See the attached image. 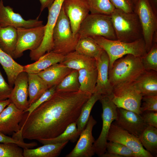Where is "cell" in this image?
Masks as SVG:
<instances>
[{
	"label": "cell",
	"mask_w": 157,
	"mask_h": 157,
	"mask_svg": "<svg viewBox=\"0 0 157 157\" xmlns=\"http://www.w3.org/2000/svg\"><path fill=\"white\" fill-rule=\"evenodd\" d=\"M23 151L16 144L0 142V157H24Z\"/></svg>",
	"instance_id": "obj_36"
},
{
	"label": "cell",
	"mask_w": 157,
	"mask_h": 157,
	"mask_svg": "<svg viewBox=\"0 0 157 157\" xmlns=\"http://www.w3.org/2000/svg\"><path fill=\"white\" fill-rule=\"evenodd\" d=\"M110 17L117 40L129 42L143 38L140 23L134 11L126 13L115 9Z\"/></svg>",
	"instance_id": "obj_3"
},
{
	"label": "cell",
	"mask_w": 157,
	"mask_h": 157,
	"mask_svg": "<svg viewBox=\"0 0 157 157\" xmlns=\"http://www.w3.org/2000/svg\"><path fill=\"white\" fill-rule=\"evenodd\" d=\"M74 35L78 33L80 25L89 14L88 0H64L62 5Z\"/></svg>",
	"instance_id": "obj_14"
},
{
	"label": "cell",
	"mask_w": 157,
	"mask_h": 157,
	"mask_svg": "<svg viewBox=\"0 0 157 157\" xmlns=\"http://www.w3.org/2000/svg\"><path fill=\"white\" fill-rule=\"evenodd\" d=\"M103 49L90 37H80L75 47L77 52L96 58Z\"/></svg>",
	"instance_id": "obj_29"
},
{
	"label": "cell",
	"mask_w": 157,
	"mask_h": 157,
	"mask_svg": "<svg viewBox=\"0 0 157 157\" xmlns=\"http://www.w3.org/2000/svg\"><path fill=\"white\" fill-rule=\"evenodd\" d=\"M140 110L142 113L146 111L157 112V95L143 96Z\"/></svg>",
	"instance_id": "obj_39"
},
{
	"label": "cell",
	"mask_w": 157,
	"mask_h": 157,
	"mask_svg": "<svg viewBox=\"0 0 157 157\" xmlns=\"http://www.w3.org/2000/svg\"><path fill=\"white\" fill-rule=\"evenodd\" d=\"M106 151L119 155L122 157H137L129 148L121 144L114 142H107Z\"/></svg>",
	"instance_id": "obj_37"
},
{
	"label": "cell",
	"mask_w": 157,
	"mask_h": 157,
	"mask_svg": "<svg viewBox=\"0 0 157 157\" xmlns=\"http://www.w3.org/2000/svg\"><path fill=\"white\" fill-rule=\"evenodd\" d=\"M0 143H12L16 144L23 149L32 148L36 146L35 142H25L24 140L17 139L7 136L0 132Z\"/></svg>",
	"instance_id": "obj_40"
},
{
	"label": "cell",
	"mask_w": 157,
	"mask_h": 157,
	"mask_svg": "<svg viewBox=\"0 0 157 157\" xmlns=\"http://www.w3.org/2000/svg\"><path fill=\"white\" fill-rule=\"evenodd\" d=\"M92 38L108 55L109 69L116 60L126 55L132 54L141 58L147 53L143 38L129 42L110 40L101 36Z\"/></svg>",
	"instance_id": "obj_4"
},
{
	"label": "cell",
	"mask_w": 157,
	"mask_h": 157,
	"mask_svg": "<svg viewBox=\"0 0 157 157\" xmlns=\"http://www.w3.org/2000/svg\"><path fill=\"white\" fill-rule=\"evenodd\" d=\"M78 71V79L80 85L79 90L92 94L94 93L97 81V67L82 69Z\"/></svg>",
	"instance_id": "obj_28"
},
{
	"label": "cell",
	"mask_w": 157,
	"mask_h": 157,
	"mask_svg": "<svg viewBox=\"0 0 157 157\" xmlns=\"http://www.w3.org/2000/svg\"><path fill=\"white\" fill-rule=\"evenodd\" d=\"M101 95L99 94L94 93L83 106L76 122L78 130L80 133L87 124L93 106L99 100Z\"/></svg>",
	"instance_id": "obj_32"
},
{
	"label": "cell",
	"mask_w": 157,
	"mask_h": 157,
	"mask_svg": "<svg viewBox=\"0 0 157 157\" xmlns=\"http://www.w3.org/2000/svg\"><path fill=\"white\" fill-rule=\"evenodd\" d=\"M141 59L145 70L157 72V43L153 44L150 50Z\"/></svg>",
	"instance_id": "obj_35"
},
{
	"label": "cell",
	"mask_w": 157,
	"mask_h": 157,
	"mask_svg": "<svg viewBox=\"0 0 157 157\" xmlns=\"http://www.w3.org/2000/svg\"><path fill=\"white\" fill-rule=\"evenodd\" d=\"M8 99L19 109L26 111L29 107L28 100V74L23 71L17 76Z\"/></svg>",
	"instance_id": "obj_19"
},
{
	"label": "cell",
	"mask_w": 157,
	"mask_h": 157,
	"mask_svg": "<svg viewBox=\"0 0 157 157\" xmlns=\"http://www.w3.org/2000/svg\"><path fill=\"white\" fill-rule=\"evenodd\" d=\"M92 94L80 90L56 91L20 123L23 139L55 138L76 121L82 107Z\"/></svg>",
	"instance_id": "obj_1"
},
{
	"label": "cell",
	"mask_w": 157,
	"mask_h": 157,
	"mask_svg": "<svg viewBox=\"0 0 157 157\" xmlns=\"http://www.w3.org/2000/svg\"><path fill=\"white\" fill-rule=\"evenodd\" d=\"M48 88L46 83L37 74H28V101L29 106Z\"/></svg>",
	"instance_id": "obj_27"
},
{
	"label": "cell",
	"mask_w": 157,
	"mask_h": 157,
	"mask_svg": "<svg viewBox=\"0 0 157 157\" xmlns=\"http://www.w3.org/2000/svg\"><path fill=\"white\" fill-rule=\"evenodd\" d=\"M45 29L44 25L31 28H17V40L13 58L20 57L26 50L32 51L37 49L43 39Z\"/></svg>",
	"instance_id": "obj_10"
},
{
	"label": "cell",
	"mask_w": 157,
	"mask_h": 157,
	"mask_svg": "<svg viewBox=\"0 0 157 157\" xmlns=\"http://www.w3.org/2000/svg\"><path fill=\"white\" fill-rule=\"evenodd\" d=\"M155 11L157 13V0H149Z\"/></svg>",
	"instance_id": "obj_47"
},
{
	"label": "cell",
	"mask_w": 157,
	"mask_h": 157,
	"mask_svg": "<svg viewBox=\"0 0 157 157\" xmlns=\"http://www.w3.org/2000/svg\"><path fill=\"white\" fill-rule=\"evenodd\" d=\"M138 138L144 148L153 157H157V128L147 125Z\"/></svg>",
	"instance_id": "obj_30"
},
{
	"label": "cell",
	"mask_w": 157,
	"mask_h": 157,
	"mask_svg": "<svg viewBox=\"0 0 157 157\" xmlns=\"http://www.w3.org/2000/svg\"><path fill=\"white\" fill-rule=\"evenodd\" d=\"M72 70L59 63L50 66L37 74L49 88L57 85Z\"/></svg>",
	"instance_id": "obj_20"
},
{
	"label": "cell",
	"mask_w": 157,
	"mask_h": 157,
	"mask_svg": "<svg viewBox=\"0 0 157 157\" xmlns=\"http://www.w3.org/2000/svg\"><path fill=\"white\" fill-rule=\"evenodd\" d=\"M52 51L64 56L74 51L80 38L78 33H73L69 20L62 6L53 28Z\"/></svg>",
	"instance_id": "obj_5"
},
{
	"label": "cell",
	"mask_w": 157,
	"mask_h": 157,
	"mask_svg": "<svg viewBox=\"0 0 157 157\" xmlns=\"http://www.w3.org/2000/svg\"><path fill=\"white\" fill-rule=\"evenodd\" d=\"M113 95H101L99 101L101 104L102 127L101 133L94 143L95 154L101 157L106 151L107 138L113 122L117 117V107L112 100Z\"/></svg>",
	"instance_id": "obj_8"
},
{
	"label": "cell",
	"mask_w": 157,
	"mask_h": 157,
	"mask_svg": "<svg viewBox=\"0 0 157 157\" xmlns=\"http://www.w3.org/2000/svg\"><path fill=\"white\" fill-rule=\"evenodd\" d=\"M17 40V29L0 26V48L13 58Z\"/></svg>",
	"instance_id": "obj_26"
},
{
	"label": "cell",
	"mask_w": 157,
	"mask_h": 157,
	"mask_svg": "<svg viewBox=\"0 0 157 157\" xmlns=\"http://www.w3.org/2000/svg\"><path fill=\"white\" fill-rule=\"evenodd\" d=\"M117 118L113 123L138 138L147 125L141 115L119 108H117Z\"/></svg>",
	"instance_id": "obj_16"
},
{
	"label": "cell",
	"mask_w": 157,
	"mask_h": 157,
	"mask_svg": "<svg viewBox=\"0 0 157 157\" xmlns=\"http://www.w3.org/2000/svg\"><path fill=\"white\" fill-rule=\"evenodd\" d=\"M96 120L90 115L84 128L80 135L79 138L73 150L66 157H91L95 154L94 143L95 139L92 131L97 124Z\"/></svg>",
	"instance_id": "obj_13"
},
{
	"label": "cell",
	"mask_w": 157,
	"mask_h": 157,
	"mask_svg": "<svg viewBox=\"0 0 157 157\" xmlns=\"http://www.w3.org/2000/svg\"><path fill=\"white\" fill-rule=\"evenodd\" d=\"M133 0L135 4L136 1L137 0Z\"/></svg>",
	"instance_id": "obj_48"
},
{
	"label": "cell",
	"mask_w": 157,
	"mask_h": 157,
	"mask_svg": "<svg viewBox=\"0 0 157 157\" xmlns=\"http://www.w3.org/2000/svg\"><path fill=\"white\" fill-rule=\"evenodd\" d=\"M91 14L111 15L115 8L110 0H88Z\"/></svg>",
	"instance_id": "obj_34"
},
{
	"label": "cell",
	"mask_w": 157,
	"mask_h": 157,
	"mask_svg": "<svg viewBox=\"0 0 157 157\" xmlns=\"http://www.w3.org/2000/svg\"><path fill=\"white\" fill-rule=\"evenodd\" d=\"M80 134L76 122H74L69 124L62 133L57 137L49 139H41L38 141L43 144L60 143L69 141L74 142L79 137Z\"/></svg>",
	"instance_id": "obj_31"
},
{
	"label": "cell",
	"mask_w": 157,
	"mask_h": 157,
	"mask_svg": "<svg viewBox=\"0 0 157 157\" xmlns=\"http://www.w3.org/2000/svg\"><path fill=\"white\" fill-rule=\"evenodd\" d=\"M101 157H122V156L117 154L106 151Z\"/></svg>",
	"instance_id": "obj_46"
},
{
	"label": "cell",
	"mask_w": 157,
	"mask_h": 157,
	"mask_svg": "<svg viewBox=\"0 0 157 157\" xmlns=\"http://www.w3.org/2000/svg\"><path fill=\"white\" fill-rule=\"evenodd\" d=\"M80 85L78 79V71L73 70L56 86V91H76L79 90Z\"/></svg>",
	"instance_id": "obj_33"
},
{
	"label": "cell",
	"mask_w": 157,
	"mask_h": 157,
	"mask_svg": "<svg viewBox=\"0 0 157 157\" xmlns=\"http://www.w3.org/2000/svg\"><path fill=\"white\" fill-rule=\"evenodd\" d=\"M64 57V55L52 51L46 53L34 63L24 66L23 71L37 74L53 65L61 63Z\"/></svg>",
	"instance_id": "obj_22"
},
{
	"label": "cell",
	"mask_w": 157,
	"mask_h": 157,
	"mask_svg": "<svg viewBox=\"0 0 157 157\" xmlns=\"http://www.w3.org/2000/svg\"><path fill=\"white\" fill-rule=\"evenodd\" d=\"M64 1L54 0L51 6L48 9L47 21L45 25L43 39L37 49L30 51L29 56L31 60L36 61L46 53L52 51L53 46V31Z\"/></svg>",
	"instance_id": "obj_9"
},
{
	"label": "cell",
	"mask_w": 157,
	"mask_h": 157,
	"mask_svg": "<svg viewBox=\"0 0 157 157\" xmlns=\"http://www.w3.org/2000/svg\"><path fill=\"white\" fill-rule=\"evenodd\" d=\"M68 142L45 144L34 149H23V156L24 157H57Z\"/></svg>",
	"instance_id": "obj_24"
},
{
	"label": "cell",
	"mask_w": 157,
	"mask_h": 157,
	"mask_svg": "<svg viewBox=\"0 0 157 157\" xmlns=\"http://www.w3.org/2000/svg\"><path fill=\"white\" fill-rule=\"evenodd\" d=\"M0 64L6 74L8 84L13 87L17 76L23 71L24 66L16 62L0 48Z\"/></svg>",
	"instance_id": "obj_25"
},
{
	"label": "cell",
	"mask_w": 157,
	"mask_h": 157,
	"mask_svg": "<svg viewBox=\"0 0 157 157\" xmlns=\"http://www.w3.org/2000/svg\"><path fill=\"white\" fill-rule=\"evenodd\" d=\"M133 84L142 97L157 95V72L145 70Z\"/></svg>",
	"instance_id": "obj_21"
},
{
	"label": "cell",
	"mask_w": 157,
	"mask_h": 157,
	"mask_svg": "<svg viewBox=\"0 0 157 157\" xmlns=\"http://www.w3.org/2000/svg\"><path fill=\"white\" fill-rule=\"evenodd\" d=\"M56 86L48 88L35 101L30 105L24 111L26 115H29L35 110L48 100L56 91Z\"/></svg>",
	"instance_id": "obj_38"
},
{
	"label": "cell",
	"mask_w": 157,
	"mask_h": 157,
	"mask_svg": "<svg viewBox=\"0 0 157 157\" xmlns=\"http://www.w3.org/2000/svg\"><path fill=\"white\" fill-rule=\"evenodd\" d=\"M140 115L146 124L157 128V112L146 111Z\"/></svg>",
	"instance_id": "obj_43"
},
{
	"label": "cell",
	"mask_w": 157,
	"mask_h": 157,
	"mask_svg": "<svg viewBox=\"0 0 157 157\" xmlns=\"http://www.w3.org/2000/svg\"><path fill=\"white\" fill-rule=\"evenodd\" d=\"M78 33L80 37L101 36L117 40L110 15L89 14L81 24Z\"/></svg>",
	"instance_id": "obj_6"
},
{
	"label": "cell",
	"mask_w": 157,
	"mask_h": 157,
	"mask_svg": "<svg viewBox=\"0 0 157 157\" xmlns=\"http://www.w3.org/2000/svg\"><path fill=\"white\" fill-rule=\"evenodd\" d=\"M107 140L121 144L131 149L137 157H153L143 147L138 138L112 123Z\"/></svg>",
	"instance_id": "obj_12"
},
{
	"label": "cell",
	"mask_w": 157,
	"mask_h": 157,
	"mask_svg": "<svg viewBox=\"0 0 157 157\" xmlns=\"http://www.w3.org/2000/svg\"><path fill=\"white\" fill-rule=\"evenodd\" d=\"M10 102L9 99L0 101V114Z\"/></svg>",
	"instance_id": "obj_45"
},
{
	"label": "cell",
	"mask_w": 157,
	"mask_h": 157,
	"mask_svg": "<svg viewBox=\"0 0 157 157\" xmlns=\"http://www.w3.org/2000/svg\"><path fill=\"white\" fill-rule=\"evenodd\" d=\"M60 63L71 69L78 71L97 67L95 58L85 56L75 51L65 55Z\"/></svg>",
	"instance_id": "obj_23"
},
{
	"label": "cell",
	"mask_w": 157,
	"mask_h": 157,
	"mask_svg": "<svg viewBox=\"0 0 157 157\" xmlns=\"http://www.w3.org/2000/svg\"><path fill=\"white\" fill-rule=\"evenodd\" d=\"M13 87L5 81L0 70V101L9 98Z\"/></svg>",
	"instance_id": "obj_42"
},
{
	"label": "cell",
	"mask_w": 157,
	"mask_h": 157,
	"mask_svg": "<svg viewBox=\"0 0 157 157\" xmlns=\"http://www.w3.org/2000/svg\"><path fill=\"white\" fill-rule=\"evenodd\" d=\"M115 9L126 13L134 12L135 3L133 0H110Z\"/></svg>",
	"instance_id": "obj_41"
},
{
	"label": "cell",
	"mask_w": 157,
	"mask_h": 157,
	"mask_svg": "<svg viewBox=\"0 0 157 157\" xmlns=\"http://www.w3.org/2000/svg\"><path fill=\"white\" fill-rule=\"evenodd\" d=\"M97 71V83L94 93L101 95H113V88L108 79L109 59L103 50L95 58Z\"/></svg>",
	"instance_id": "obj_18"
},
{
	"label": "cell",
	"mask_w": 157,
	"mask_h": 157,
	"mask_svg": "<svg viewBox=\"0 0 157 157\" xmlns=\"http://www.w3.org/2000/svg\"><path fill=\"white\" fill-rule=\"evenodd\" d=\"M145 70L141 57L127 54L114 62L109 69L108 79L113 89L133 83Z\"/></svg>",
	"instance_id": "obj_2"
},
{
	"label": "cell",
	"mask_w": 157,
	"mask_h": 157,
	"mask_svg": "<svg viewBox=\"0 0 157 157\" xmlns=\"http://www.w3.org/2000/svg\"><path fill=\"white\" fill-rule=\"evenodd\" d=\"M40 3V14L46 8L48 9L53 3L54 0H39Z\"/></svg>",
	"instance_id": "obj_44"
},
{
	"label": "cell",
	"mask_w": 157,
	"mask_h": 157,
	"mask_svg": "<svg viewBox=\"0 0 157 157\" xmlns=\"http://www.w3.org/2000/svg\"><path fill=\"white\" fill-rule=\"evenodd\" d=\"M39 16L35 19L26 20L21 15L15 12L13 8L5 6L3 0H0V26H11L18 28H31L42 26L43 21L39 20Z\"/></svg>",
	"instance_id": "obj_15"
},
{
	"label": "cell",
	"mask_w": 157,
	"mask_h": 157,
	"mask_svg": "<svg viewBox=\"0 0 157 157\" xmlns=\"http://www.w3.org/2000/svg\"><path fill=\"white\" fill-rule=\"evenodd\" d=\"M134 11L140 23L147 52L153 44L154 35L157 34V13L149 0H137Z\"/></svg>",
	"instance_id": "obj_7"
},
{
	"label": "cell",
	"mask_w": 157,
	"mask_h": 157,
	"mask_svg": "<svg viewBox=\"0 0 157 157\" xmlns=\"http://www.w3.org/2000/svg\"><path fill=\"white\" fill-rule=\"evenodd\" d=\"M25 113L10 102L0 114V132L5 135L19 132Z\"/></svg>",
	"instance_id": "obj_17"
},
{
	"label": "cell",
	"mask_w": 157,
	"mask_h": 157,
	"mask_svg": "<svg viewBox=\"0 0 157 157\" xmlns=\"http://www.w3.org/2000/svg\"><path fill=\"white\" fill-rule=\"evenodd\" d=\"M142 96L131 84L113 89L112 100L117 108H123L140 115Z\"/></svg>",
	"instance_id": "obj_11"
}]
</instances>
